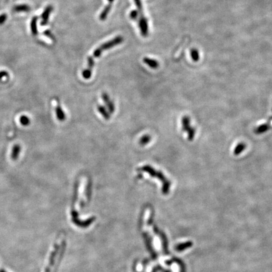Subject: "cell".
Here are the masks:
<instances>
[{
    "label": "cell",
    "instance_id": "4fadbf2b",
    "mask_svg": "<svg viewBox=\"0 0 272 272\" xmlns=\"http://www.w3.org/2000/svg\"><path fill=\"white\" fill-rule=\"evenodd\" d=\"M269 129H270V125L267 124H265L260 125V126H258V127H256L255 129L254 132L256 134H263L266 132V131L268 130Z\"/></svg>",
    "mask_w": 272,
    "mask_h": 272
},
{
    "label": "cell",
    "instance_id": "30bf717a",
    "mask_svg": "<svg viewBox=\"0 0 272 272\" xmlns=\"http://www.w3.org/2000/svg\"><path fill=\"white\" fill-rule=\"evenodd\" d=\"M143 62L147 64L149 67L152 69H156L159 67V63L157 61V60L153 59H151L149 57H144L143 59Z\"/></svg>",
    "mask_w": 272,
    "mask_h": 272
},
{
    "label": "cell",
    "instance_id": "3957f363",
    "mask_svg": "<svg viewBox=\"0 0 272 272\" xmlns=\"http://www.w3.org/2000/svg\"><path fill=\"white\" fill-rule=\"evenodd\" d=\"M53 105L54 107L55 114H56L57 119L60 121V122H63V121L65 120L66 117H65V114L64 113L61 106L60 105L59 101L57 98L54 99Z\"/></svg>",
    "mask_w": 272,
    "mask_h": 272
},
{
    "label": "cell",
    "instance_id": "6da1fadb",
    "mask_svg": "<svg viewBox=\"0 0 272 272\" xmlns=\"http://www.w3.org/2000/svg\"><path fill=\"white\" fill-rule=\"evenodd\" d=\"M139 169L143 172L147 173L151 177L158 178L162 183V193L164 195L169 193L171 182L169 180L166 178L164 175L161 171L156 170L150 165H144Z\"/></svg>",
    "mask_w": 272,
    "mask_h": 272
},
{
    "label": "cell",
    "instance_id": "8992f818",
    "mask_svg": "<svg viewBox=\"0 0 272 272\" xmlns=\"http://www.w3.org/2000/svg\"><path fill=\"white\" fill-rule=\"evenodd\" d=\"M102 97L104 103L106 105V107H107L108 110H109L110 113H113L115 111V106L113 103L112 102V100H110L108 95L106 93H103L102 95Z\"/></svg>",
    "mask_w": 272,
    "mask_h": 272
},
{
    "label": "cell",
    "instance_id": "9c48e42d",
    "mask_svg": "<svg viewBox=\"0 0 272 272\" xmlns=\"http://www.w3.org/2000/svg\"><path fill=\"white\" fill-rule=\"evenodd\" d=\"M193 246L192 241H186L185 242V243H180V244H178V245H176L175 247V249L177 251L181 252L185 249H187L191 248V246Z\"/></svg>",
    "mask_w": 272,
    "mask_h": 272
},
{
    "label": "cell",
    "instance_id": "ac0fdd59",
    "mask_svg": "<svg viewBox=\"0 0 272 272\" xmlns=\"http://www.w3.org/2000/svg\"><path fill=\"white\" fill-rule=\"evenodd\" d=\"M191 57L192 58L193 60L195 62L198 61L200 58V55L199 52L198 51L197 49H192L191 50Z\"/></svg>",
    "mask_w": 272,
    "mask_h": 272
},
{
    "label": "cell",
    "instance_id": "d4e9b609",
    "mask_svg": "<svg viewBox=\"0 0 272 272\" xmlns=\"http://www.w3.org/2000/svg\"><path fill=\"white\" fill-rule=\"evenodd\" d=\"M0 272H7V271H5L4 269H1L0 270Z\"/></svg>",
    "mask_w": 272,
    "mask_h": 272
},
{
    "label": "cell",
    "instance_id": "277c9868",
    "mask_svg": "<svg viewBox=\"0 0 272 272\" xmlns=\"http://www.w3.org/2000/svg\"><path fill=\"white\" fill-rule=\"evenodd\" d=\"M139 27L140 28V33L142 35V36L146 37L148 35L149 33V27H148V20L146 18L139 19Z\"/></svg>",
    "mask_w": 272,
    "mask_h": 272
},
{
    "label": "cell",
    "instance_id": "7402d4cb",
    "mask_svg": "<svg viewBox=\"0 0 272 272\" xmlns=\"http://www.w3.org/2000/svg\"><path fill=\"white\" fill-rule=\"evenodd\" d=\"M37 18L35 17L33 19L32 22V32L34 35H36L37 33Z\"/></svg>",
    "mask_w": 272,
    "mask_h": 272
},
{
    "label": "cell",
    "instance_id": "52a82bcc",
    "mask_svg": "<svg viewBox=\"0 0 272 272\" xmlns=\"http://www.w3.org/2000/svg\"><path fill=\"white\" fill-rule=\"evenodd\" d=\"M108 4L105 7L102 12L100 13L99 18L101 20V21H105V20L107 19L108 15L110 13L111 9H112V4L114 1V0H108Z\"/></svg>",
    "mask_w": 272,
    "mask_h": 272
},
{
    "label": "cell",
    "instance_id": "9a60e30c",
    "mask_svg": "<svg viewBox=\"0 0 272 272\" xmlns=\"http://www.w3.org/2000/svg\"><path fill=\"white\" fill-rule=\"evenodd\" d=\"M151 140V136L149 134H144L139 139V143L141 146H144L150 143Z\"/></svg>",
    "mask_w": 272,
    "mask_h": 272
},
{
    "label": "cell",
    "instance_id": "7a4b0ae2",
    "mask_svg": "<svg viewBox=\"0 0 272 272\" xmlns=\"http://www.w3.org/2000/svg\"><path fill=\"white\" fill-rule=\"evenodd\" d=\"M123 41H124V38L122 36H120L119 35V36L113 38V39L109 40V41L101 45L100 47H98L97 49L95 50L92 56H89V57L93 60H94V59H97L101 56V55H102V54L103 53L104 50H108L109 49L113 48L115 46H117V45L122 43Z\"/></svg>",
    "mask_w": 272,
    "mask_h": 272
},
{
    "label": "cell",
    "instance_id": "ba28073f",
    "mask_svg": "<svg viewBox=\"0 0 272 272\" xmlns=\"http://www.w3.org/2000/svg\"><path fill=\"white\" fill-rule=\"evenodd\" d=\"M52 9H53V7L52 6H50V5H49V6H48L46 8H45V11L42 14V25H45L47 23L49 15L50 13L52 12Z\"/></svg>",
    "mask_w": 272,
    "mask_h": 272
},
{
    "label": "cell",
    "instance_id": "cb8c5ba5",
    "mask_svg": "<svg viewBox=\"0 0 272 272\" xmlns=\"http://www.w3.org/2000/svg\"><path fill=\"white\" fill-rule=\"evenodd\" d=\"M8 76L7 73H4V72H2V73H0V79H2L3 77L4 76Z\"/></svg>",
    "mask_w": 272,
    "mask_h": 272
},
{
    "label": "cell",
    "instance_id": "5b68a950",
    "mask_svg": "<svg viewBox=\"0 0 272 272\" xmlns=\"http://www.w3.org/2000/svg\"><path fill=\"white\" fill-rule=\"evenodd\" d=\"M58 245L57 244H55V248L54 249V250L52 251V252L51 253V254H50V258H49V264L47 266V268L46 269H45V272H50V271H51V269H52V267L54 263V261H55V258H56V255L57 254V251H58Z\"/></svg>",
    "mask_w": 272,
    "mask_h": 272
},
{
    "label": "cell",
    "instance_id": "44dd1931",
    "mask_svg": "<svg viewBox=\"0 0 272 272\" xmlns=\"http://www.w3.org/2000/svg\"><path fill=\"white\" fill-rule=\"evenodd\" d=\"M129 16H130V18L132 20H137V18L139 17V12H138L137 10L134 9V10H132V11L130 12Z\"/></svg>",
    "mask_w": 272,
    "mask_h": 272
},
{
    "label": "cell",
    "instance_id": "ffe728a7",
    "mask_svg": "<svg viewBox=\"0 0 272 272\" xmlns=\"http://www.w3.org/2000/svg\"><path fill=\"white\" fill-rule=\"evenodd\" d=\"M188 139L189 140H192L194 138L195 134V130L194 128L193 127H190L188 130Z\"/></svg>",
    "mask_w": 272,
    "mask_h": 272
},
{
    "label": "cell",
    "instance_id": "8fae6325",
    "mask_svg": "<svg viewBox=\"0 0 272 272\" xmlns=\"http://www.w3.org/2000/svg\"><path fill=\"white\" fill-rule=\"evenodd\" d=\"M134 1L136 7H137V10L139 12V19H143V18H145L144 17L143 3H142V1H141V0H134Z\"/></svg>",
    "mask_w": 272,
    "mask_h": 272
},
{
    "label": "cell",
    "instance_id": "7c38bea8",
    "mask_svg": "<svg viewBox=\"0 0 272 272\" xmlns=\"http://www.w3.org/2000/svg\"><path fill=\"white\" fill-rule=\"evenodd\" d=\"M20 152H21V146H20L18 144H15L12 149V155H11L12 158L14 160L17 159L18 158Z\"/></svg>",
    "mask_w": 272,
    "mask_h": 272
},
{
    "label": "cell",
    "instance_id": "e0dca14e",
    "mask_svg": "<svg viewBox=\"0 0 272 272\" xmlns=\"http://www.w3.org/2000/svg\"><path fill=\"white\" fill-rule=\"evenodd\" d=\"M246 144L244 143H241L238 144V145L236 146V148H234V154L236 155V156L240 154L241 153L243 152V151L246 149Z\"/></svg>",
    "mask_w": 272,
    "mask_h": 272
},
{
    "label": "cell",
    "instance_id": "5bb4252c",
    "mask_svg": "<svg viewBox=\"0 0 272 272\" xmlns=\"http://www.w3.org/2000/svg\"><path fill=\"white\" fill-rule=\"evenodd\" d=\"M97 109L98 112L102 115V117L106 119V120H108L110 118V115L109 113L108 112V111L106 109V108L102 105H98L97 107Z\"/></svg>",
    "mask_w": 272,
    "mask_h": 272
},
{
    "label": "cell",
    "instance_id": "2e32d148",
    "mask_svg": "<svg viewBox=\"0 0 272 272\" xmlns=\"http://www.w3.org/2000/svg\"><path fill=\"white\" fill-rule=\"evenodd\" d=\"M181 122H182V129L183 131H185V132H187V130L190 128V118L187 116H185L182 118V120H181Z\"/></svg>",
    "mask_w": 272,
    "mask_h": 272
},
{
    "label": "cell",
    "instance_id": "d6986e66",
    "mask_svg": "<svg viewBox=\"0 0 272 272\" xmlns=\"http://www.w3.org/2000/svg\"><path fill=\"white\" fill-rule=\"evenodd\" d=\"M20 122L23 125L27 126L30 124V119L27 117V115H22L21 117H20Z\"/></svg>",
    "mask_w": 272,
    "mask_h": 272
},
{
    "label": "cell",
    "instance_id": "603a6c76",
    "mask_svg": "<svg viewBox=\"0 0 272 272\" xmlns=\"http://www.w3.org/2000/svg\"><path fill=\"white\" fill-rule=\"evenodd\" d=\"M17 11H28L29 7L27 6H22V7H18L16 8Z\"/></svg>",
    "mask_w": 272,
    "mask_h": 272
}]
</instances>
